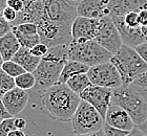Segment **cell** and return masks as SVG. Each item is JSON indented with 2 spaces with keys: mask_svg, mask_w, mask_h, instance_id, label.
<instances>
[{
  "mask_svg": "<svg viewBox=\"0 0 147 136\" xmlns=\"http://www.w3.org/2000/svg\"><path fill=\"white\" fill-rule=\"evenodd\" d=\"M75 136H106L104 133L103 129L99 131H95V132H89V133H84V134H75Z\"/></svg>",
  "mask_w": 147,
  "mask_h": 136,
  "instance_id": "836d02e7",
  "label": "cell"
},
{
  "mask_svg": "<svg viewBox=\"0 0 147 136\" xmlns=\"http://www.w3.org/2000/svg\"><path fill=\"white\" fill-rule=\"evenodd\" d=\"M15 126L18 130H23L26 127V121H25L24 118L15 117Z\"/></svg>",
  "mask_w": 147,
  "mask_h": 136,
  "instance_id": "d6a6232c",
  "label": "cell"
},
{
  "mask_svg": "<svg viewBox=\"0 0 147 136\" xmlns=\"http://www.w3.org/2000/svg\"><path fill=\"white\" fill-rule=\"evenodd\" d=\"M95 40L113 54H116L123 45L122 37L109 16L100 20V29Z\"/></svg>",
  "mask_w": 147,
  "mask_h": 136,
  "instance_id": "9c48e42d",
  "label": "cell"
},
{
  "mask_svg": "<svg viewBox=\"0 0 147 136\" xmlns=\"http://www.w3.org/2000/svg\"><path fill=\"white\" fill-rule=\"evenodd\" d=\"M3 7H4V6H3L2 4H1V3H0V17H2V13H3Z\"/></svg>",
  "mask_w": 147,
  "mask_h": 136,
  "instance_id": "74e56055",
  "label": "cell"
},
{
  "mask_svg": "<svg viewBox=\"0 0 147 136\" xmlns=\"http://www.w3.org/2000/svg\"><path fill=\"white\" fill-rule=\"evenodd\" d=\"M68 60V44L51 47L47 54L41 58L39 65L33 72L36 78L34 90L44 92L59 83L63 67Z\"/></svg>",
  "mask_w": 147,
  "mask_h": 136,
  "instance_id": "3957f363",
  "label": "cell"
},
{
  "mask_svg": "<svg viewBox=\"0 0 147 136\" xmlns=\"http://www.w3.org/2000/svg\"><path fill=\"white\" fill-rule=\"evenodd\" d=\"M71 123L74 133L84 134L103 129L105 121L95 107L86 100H81Z\"/></svg>",
  "mask_w": 147,
  "mask_h": 136,
  "instance_id": "52a82bcc",
  "label": "cell"
},
{
  "mask_svg": "<svg viewBox=\"0 0 147 136\" xmlns=\"http://www.w3.org/2000/svg\"><path fill=\"white\" fill-rule=\"evenodd\" d=\"M12 31V24L6 21L3 17H0V38Z\"/></svg>",
  "mask_w": 147,
  "mask_h": 136,
  "instance_id": "f546056e",
  "label": "cell"
},
{
  "mask_svg": "<svg viewBox=\"0 0 147 136\" xmlns=\"http://www.w3.org/2000/svg\"><path fill=\"white\" fill-rule=\"evenodd\" d=\"M103 131L106 136H126L129 134V131H124L118 128H115L113 126H109L107 124H104Z\"/></svg>",
  "mask_w": 147,
  "mask_h": 136,
  "instance_id": "484cf974",
  "label": "cell"
},
{
  "mask_svg": "<svg viewBox=\"0 0 147 136\" xmlns=\"http://www.w3.org/2000/svg\"><path fill=\"white\" fill-rule=\"evenodd\" d=\"M3 6H9V7H12L18 13H21L22 9H23V1L22 0H4L2 3Z\"/></svg>",
  "mask_w": 147,
  "mask_h": 136,
  "instance_id": "f1b7e54d",
  "label": "cell"
},
{
  "mask_svg": "<svg viewBox=\"0 0 147 136\" xmlns=\"http://www.w3.org/2000/svg\"><path fill=\"white\" fill-rule=\"evenodd\" d=\"M66 85L74 92H76L79 95L80 93H82L83 91L85 90L86 88L92 85V82L89 80L87 73H80V74H76L73 78H71L66 82Z\"/></svg>",
  "mask_w": 147,
  "mask_h": 136,
  "instance_id": "ac0fdd59",
  "label": "cell"
},
{
  "mask_svg": "<svg viewBox=\"0 0 147 136\" xmlns=\"http://www.w3.org/2000/svg\"><path fill=\"white\" fill-rule=\"evenodd\" d=\"M15 84L16 87L23 89V90H30V89H34L35 85H36V78L33 74V72H28L25 71L17 78H15Z\"/></svg>",
  "mask_w": 147,
  "mask_h": 136,
  "instance_id": "ffe728a7",
  "label": "cell"
},
{
  "mask_svg": "<svg viewBox=\"0 0 147 136\" xmlns=\"http://www.w3.org/2000/svg\"><path fill=\"white\" fill-rule=\"evenodd\" d=\"M113 56L96 40L81 43L71 41L68 44V59L86 64L89 67L108 62Z\"/></svg>",
  "mask_w": 147,
  "mask_h": 136,
  "instance_id": "8992f818",
  "label": "cell"
},
{
  "mask_svg": "<svg viewBox=\"0 0 147 136\" xmlns=\"http://www.w3.org/2000/svg\"><path fill=\"white\" fill-rule=\"evenodd\" d=\"M17 130L15 126V117H9L2 119L0 123V136H7L12 131Z\"/></svg>",
  "mask_w": 147,
  "mask_h": 136,
  "instance_id": "cb8c5ba5",
  "label": "cell"
},
{
  "mask_svg": "<svg viewBox=\"0 0 147 136\" xmlns=\"http://www.w3.org/2000/svg\"><path fill=\"white\" fill-rule=\"evenodd\" d=\"M77 16L101 20L109 15L108 5L101 0H82L76 6Z\"/></svg>",
  "mask_w": 147,
  "mask_h": 136,
  "instance_id": "5bb4252c",
  "label": "cell"
},
{
  "mask_svg": "<svg viewBox=\"0 0 147 136\" xmlns=\"http://www.w3.org/2000/svg\"><path fill=\"white\" fill-rule=\"evenodd\" d=\"M137 127L140 129V130L144 133V135L145 136H147V118H146V121L143 123L142 125H140V126H137Z\"/></svg>",
  "mask_w": 147,
  "mask_h": 136,
  "instance_id": "8d00e7d4",
  "label": "cell"
},
{
  "mask_svg": "<svg viewBox=\"0 0 147 136\" xmlns=\"http://www.w3.org/2000/svg\"><path fill=\"white\" fill-rule=\"evenodd\" d=\"M1 121H2V119H0V123H1Z\"/></svg>",
  "mask_w": 147,
  "mask_h": 136,
  "instance_id": "b9f144b4",
  "label": "cell"
},
{
  "mask_svg": "<svg viewBox=\"0 0 147 136\" xmlns=\"http://www.w3.org/2000/svg\"><path fill=\"white\" fill-rule=\"evenodd\" d=\"M14 62L18 63L20 66L28 72H34L39 65L41 58H38L31 52L30 48L20 47L19 50L16 52L14 58L12 59Z\"/></svg>",
  "mask_w": 147,
  "mask_h": 136,
  "instance_id": "9a60e30c",
  "label": "cell"
},
{
  "mask_svg": "<svg viewBox=\"0 0 147 136\" xmlns=\"http://www.w3.org/2000/svg\"><path fill=\"white\" fill-rule=\"evenodd\" d=\"M20 47L21 45L13 31H9L5 36L0 38V54L2 56L3 61L12 60Z\"/></svg>",
  "mask_w": 147,
  "mask_h": 136,
  "instance_id": "2e32d148",
  "label": "cell"
},
{
  "mask_svg": "<svg viewBox=\"0 0 147 136\" xmlns=\"http://www.w3.org/2000/svg\"><path fill=\"white\" fill-rule=\"evenodd\" d=\"M9 117H13V116L7 112L2 100L0 98V119H5V118H9Z\"/></svg>",
  "mask_w": 147,
  "mask_h": 136,
  "instance_id": "1f68e13d",
  "label": "cell"
},
{
  "mask_svg": "<svg viewBox=\"0 0 147 136\" xmlns=\"http://www.w3.org/2000/svg\"><path fill=\"white\" fill-rule=\"evenodd\" d=\"M1 100L9 114L12 116H16L26 108L30 96L26 90L15 87L6 92Z\"/></svg>",
  "mask_w": 147,
  "mask_h": 136,
  "instance_id": "7c38bea8",
  "label": "cell"
},
{
  "mask_svg": "<svg viewBox=\"0 0 147 136\" xmlns=\"http://www.w3.org/2000/svg\"><path fill=\"white\" fill-rule=\"evenodd\" d=\"M100 29V20L77 16L71 26V37L74 42H86L95 40Z\"/></svg>",
  "mask_w": 147,
  "mask_h": 136,
  "instance_id": "8fae6325",
  "label": "cell"
},
{
  "mask_svg": "<svg viewBox=\"0 0 147 136\" xmlns=\"http://www.w3.org/2000/svg\"><path fill=\"white\" fill-rule=\"evenodd\" d=\"M77 17L76 6L68 0H46L44 13L37 24L41 43L51 47L69 44L71 26Z\"/></svg>",
  "mask_w": 147,
  "mask_h": 136,
  "instance_id": "6da1fadb",
  "label": "cell"
},
{
  "mask_svg": "<svg viewBox=\"0 0 147 136\" xmlns=\"http://www.w3.org/2000/svg\"><path fill=\"white\" fill-rule=\"evenodd\" d=\"M89 68L90 67L86 64H83L81 62H78V61L68 60L63 67L61 76L59 78V83L66 84V82L71 78H73L74 76L80 74V73H87Z\"/></svg>",
  "mask_w": 147,
  "mask_h": 136,
  "instance_id": "e0dca14e",
  "label": "cell"
},
{
  "mask_svg": "<svg viewBox=\"0 0 147 136\" xmlns=\"http://www.w3.org/2000/svg\"><path fill=\"white\" fill-rule=\"evenodd\" d=\"M12 27L22 33H30V35L38 33L37 25L35 23H31V22H25V23H21L18 25H12Z\"/></svg>",
  "mask_w": 147,
  "mask_h": 136,
  "instance_id": "d4e9b609",
  "label": "cell"
},
{
  "mask_svg": "<svg viewBox=\"0 0 147 136\" xmlns=\"http://www.w3.org/2000/svg\"><path fill=\"white\" fill-rule=\"evenodd\" d=\"M15 87V79L4 72L2 68H0V98H2L6 92Z\"/></svg>",
  "mask_w": 147,
  "mask_h": 136,
  "instance_id": "7402d4cb",
  "label": "cell"
},
{
  "mask_svg": "<svg viewBox=\"0 0 147 136\" xmlns=\"http://www.w3.org/2000/svg\"><path fill=\"white\" fill-rule=\"evenodd\" d=\"M12 31L15 33L16 38L18 39L21 47L32 49L35 45H37V44H39V43L41 42L39 33H33V35H30V33H20V31H18V30H16L15 28H13V27H12Z\"/></svg>",
  "mask_w": 147,
  "mask_h": 136,
  "instance_id": "d6986e66",
  "label": "cell"
},
{
  "mask_svg": "<svg viewBox=\"0 0 147 136\" xmlns=\"http://www.w3.org/2000/svg\"><path fill=\"white\" fill-rule=\"evenodd\" d=\"M68 1H71V2H75V3H79V2H81L82 0H68Z\"/></svg>",
  "mask_w": 147,
  "mask_h": 136,
  "instance_id": "ab89813d",
  "label": "cell"
},
{
  "mask_svg": "<svg viewBox=\"0 0 147 136\" xmlns=\"http://www.w3.org/2000/svg\"><path fill=\"white\" fill-rule=\"evenodd\" d=\"M110 62L119 71L123 86H128L138 76L147 71V63L131 46L123 44Z\"/></svg>",
  "mask_w": 147,
  "mask_h": 136,
  "instance_id": "277c9868",
  "label": "cell"
},
{
  "mask_svg": "<svg viewBox=\"0 0 147 136\" xmlns=\"http://www.w3.org/2000/svg\"><path fill=\"white\" fill-rule=\"evenodd\" d=\"M2 70L4 71L5 73H7L9 76H12V78H17L18 76L22 74V73L25 72V70L22 68L18 63H16L14 62L13 60H9V61H4L2 64V66H1Z\"/></svg>",
  "mask_w": 147,
  "mask_h": 136,
  "instance_id": "603a6c76",
  "label": "cell"
},
{
  "mask_svg": "<svg viewBox=\"0 0 147 136\" xmlns=\"http://www.w3.org/2000/svg\"><path fill=\"white\" fill-rule=\"evenodd\" d=\"M146 1H147V0H146Z\"/></svg>",
  "mask_w": 147,
  "mask_h": 136,
  "instance_id": "ee69618b",
  "label": "cell"
},
{
  "mask_svg": "<svg viewBox=\"0 0 147 136\" xmlns=\"http://www.w3.org/2000/svg\"><path fill=\"white\" fill-rule=\"evenodd\" d=\"M111 104L122 107L128 112L136 126H140L147 118V103L130 86H120L113 89Z\"/></svg>",
  "mask_w": 147,
  "mask_h": 136,
  "instance_id": "5b68a950",
  "label": "cell"
},
{
  "mask_svg": "<svg viewBox=\"0 0 147 136\" xmlns=\"http://www.w3.org/2000/svg\"><path fill=\"white\" fill-rule=\"evenodd\" d=\"M129 86L134 88L147 103V71L137 76Z\"/></svg>",
  "mask_w": 147,
  "mask_h": 136,
  "instance_id": "44dd1931",
  "label": "cell"
},
{
  "mask_svg": "<svg viewBox=\"0 0 147 136\" xmlns=\"http://www.w3.org/2000/svg\"><path fill=\"white\" fill-rule=\"evenodd\" d=\"M126 136H145V135H144V133H143V132H142V131L140 130L137 126H136V127L134 128L130 132H129L128 135H126Z\"/></svg>",
  "mask_w": 147,
  "mask_h": 136,
  "instance_id": "e575fe53",
  "label": "cell"
},
{
  "mask_svg": "<svg viewBox=\"0 0 147 136\" xmlns=\"http://www.w3.org/2000/svg\"><path fill=\"white\" fill-rule=\"evenodd\" d=\"M92 85L115 89L122 86V79L117 67L110 61L89 68L87 72Z\"/></svg>",
  "mask_w": 147,
  "mask_h": 136,
  "instance_id": "ba28073f",
  "label": "cell"
},
{
  "mask_svg": "<svg viewBox=\"0 0 147 136\" xmlns=\"http://www.w3.org/2000/svg\"><path fill=\"white\" fill-rule=\"evenodd\" d=\"M101 1L103 3H105V4H107V5H108V3L110 2V0H101Z\"/></svg>",
  "mask_w": 147,
  "mask_h": 136,
  "instance_id": "60d3db41",
  "label": "cell"
},
{
  "mask_svg": "<svg viewBox=\"0 0 147 136\" xmlns=\"http://www.w3.org/2000/svg\"><path fill=\"white\" fill-rule=\"evenodd\" d=\"M134 48L136 49V52L140 54V57H141L142 59L147 63V41H145V42L135 46Z\"/></svg>",
  "mask_w": 147,
  "mask_h": 136,
  "instance_id": "4dcf8cb0",
  "label": "cell"
},
{
  "mask_svg": "<svg viewBox=\"0 0 147 136\" xmlns=\"http://www.w3.org/2000/svg\"><path fill=\"white\" fill-rule=\"evenodd\" d=\"M111 95L113 89L92 84L79 94L80 98L95 107L103 118H105L106 112L111 104Z\"/></svg>",
  "mask_w": 147,
  "mask_h": 136,
  "instance_id": "30bf717a",
  "label": "cell"
},
{
  "mask_svg": "<svg viewBox=\"0 0 147 136\" xmlns=\"http://www.w3.org/2000/svg\"><path fill=\"white\" fill-rule=\"evenodd\" d=\"M41 102L49 115L59 121H71L81 98L66 84L57 83L42 92Z\"/></svg>",
  "mask_w": 147,
  "mask_h": 136,
  "instance_id": "7a4b0ae2",
  "label": "cell"
},
{
  "mask_svg": "<svg viewBox=\"0 0 147 136\" xmlns=\"http://www.w3.org/2000/svg\"><path fill=\"white\" fill-rule=\"evenodd\" d=\"M49 49V46L45 45L44 43L40 42L39 44L35 45L34 47L31 49V52L34 54V56H36V57H38V58H43L46 54H47Z\"/></svg>",
  "mask_w": 147,
  "mask_h": 136,
  "instance_id": "83f0119b",
  "label": "cell"
},
{
  "mask_svg": "<svg viewBox=\"0 0 147 136\" xmlns=\"http://www.w3.org/2000/svg\"><path fill=\"white\" fill-rule=\"evenodd\" d=\"M0 2H1V0H0Z\"/></svg>",
  "mask_w": 147,
  "mask_h": 136,
  "instance_id": "7bdbcfd3",
  "label": "cell"
},
{
  "mask_svg": "<svg viewBox=\"0 0 147 136\" xmlns=\"http://www.w3.org/2000/svg\"><path fill=\"white\" fill-rule=\"evenodd\" d=\"M105 124L113 126L115 128L121 129L124 131H130L136 127L135 123L128 114V112L124 110L122 107L118 105L110 104L106 115H105Z\"/></svg>",
  "mask_w": 147,
  "mask_h": 136,
  "instance_id": "4fadbf2b",
  "label": "cell"
},
{
  "mask_svg": "<svg viewBox=\"0 0 147 136\" xmlns=\"http://www.w3.org/2000/svg\"><path fill=\"white\" fill-rule=\"evenodd\" d=\"M3 58H2V56H1V54H0V68H1V66H2V64H3Z\"/></svg>",
  "mask_w": 147,
  "mask_h": 136,
  "instance_id": "f35d334b",
  "label": "cell"
},
{
  "mask_svg": "<svg viewBox=\"0 0 147 136\" xmlns=\"http://www.w3.org/2000/svg\"><path fill=\"white\" fill-rule=\"evenodd\" d=\"M7 136H26V134L24 133V131L23 130H14L12 131L11 133H9V135Z\"/></svg>",
  "mask_w": 147,
  "mask_h": 136,
  "instance_id": "d590c367",
  "label": "cell"
},
{
  "mask_svg": "<svg viewBox=\"0 0 147 136\" xmlns=\"http://www.w3.org/2000/svg\"><path fill=\"white\" fill-rule=\"evenodd\" d=\"M17 16H18V13L16 12L14 9H12V7H9V6H4V7H3L2 17L5 19L6 21H9L11 24L16 21Z\"/></svg>",
  "mask_w": 147,
  "mask_h": 136,
  "instance_id": "4316f807",
  "label": "cell"
}]
</instances>
